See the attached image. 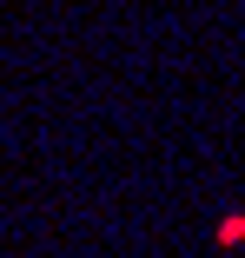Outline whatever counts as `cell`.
<instances>
[{
  "label": "cell",
  "mask_w": 245,
  "mask_h": 258,
  "mask_svg": "<svg viewBox=\"0 0 245 258\" xmlns=\"http://www.w3.org/2000/svg\"><path fill=\"white\" fill-rule=\"evenodd\" d=\"M219 245H225V251H238V245H245V212L219 219Z\"/></svg>",
  "instance_id": "cell-1"
}]
</instances>
